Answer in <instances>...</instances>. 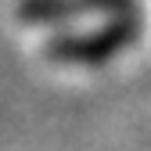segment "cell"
Masks as SVG:
<instances>
[{
  "label": "cell",
  "mask_w": 151,
  "mask_h": 151,
  "mask_svg": "<svg viewBox=\"0 0 151 151\" xmlns=\"http://www.w3.org/2000/svg\"><path fill=\"white\" fill-rule=\"evenodd\" d=\"M137 32H140L137 14L122 11V14H115L111 22H104L101 29H93V32L50 40L47 43V58L58 61V65H97V61L115 58L119 50H126L129 43L137 40Z\"/></svg>",
  "instance_id": "obj_1"
},
{
  "label": "cell",
  "mask_w": 151,
  "mask_h": 151,
  "mask_svg": "<svg viewBox=\"0 0 151 151\" xmlns=\"http://www.w3.org/2000/svg\"><path fill=\"white\" fill-rule=\"evenodd\" d=\"M133 0H18V18L29 25L43 22H68L83 14H122Z\"/></svg>",
  "instance_id": "obj_2"
}]
</instances>
